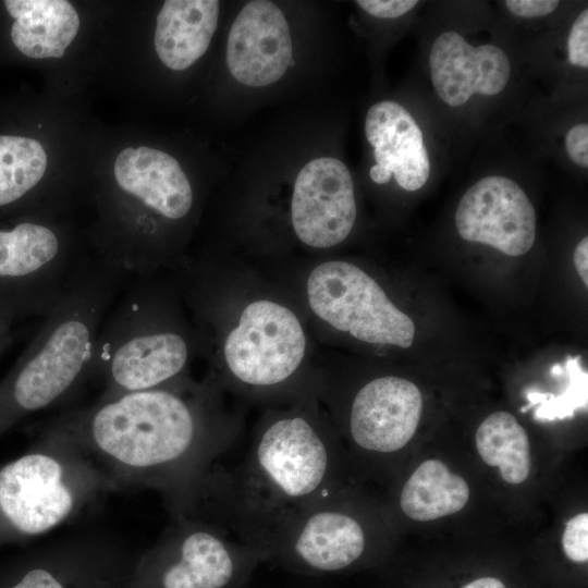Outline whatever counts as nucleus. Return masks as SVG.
<instances>
[{
	"label": "nucleus",
	"instance_id": "obj_1",
	"mask_svg": "<svg viewBox=\"0 0 588 588\" xmlns=\"http://www.w3.org/2000/svg\"><path fill=\"white\" fill-rule=\"evenodd\" d=\"M56 419L113 489L158 490L171 516L191 510L203 481L228 451L229 439L210 422L200 396L168 384L98 400Z\"/></svg>",
	"mask_w": 588,
	"mask_h": 588
},
{
	"label": "nucleus",
	"instance_id": "obj_2",
	"mask_svg": "<svg viewBox=\"0 0 588 588\" xmlns=\"http://www.w3.org/2000/svg\"><path fill=\"white\" fill-rule=\"evenodd\" d=\"M338 453L313 419L279 417L258 432L235 467H213L188 513L257 549L280 522L340 487Z\"/></svg>",
	"mask_w": 588,
	"mask_h": 588
},
{
	"label": "nucleus",
	"instance_id": "obj_3",
	"mask_svg": "<svg viewBox=\"0 0 588 588\" xmlns=\"http://www.w3.org/2000/svg\"><path fill=\"white\" fill-rule=\"evenodd\" d=\"M128 279L87 258L0 383V427L65 403L93 380L97 334Z\"/></svg>",
	"mask_w": 588,
	"mask_h": 588
},
{
	"label": "nucleus",
	"instance_id": "obj_4",
	"mask_svg": "<svg viewBox=\"0 0 588 588\" xmlns=\"http://www.w3.org/2000/svg\"><path fill=\"white\" fill-rule=\"evenodd\" d=\"M152 274L130 278L102 320L93 359V379L103 383L98 400L169 384L186 367L188 341L168 324Z\"/></svg>",
	"mask_w": 588,
	"mask_h": 588
},
{
	"label": "nucleus",
	"instance_id": "obj_5",
	"mask_svg": "<svg viewBox=\"0 0 588 588\" xmlns=\"http://www.w3.org/2000/svg\"><path fill=\"white\" fill-rule=\"evenodd\" d=\"M114 490L54 418L37 451L0 469V514L23 536L46 534Z\"/></svg>",
	"mask_w": 588,
	"mask_h": 588
},
{
	"label": "nucleus",
	"instance_id": "obj_6",
	"mask_svg": "<svg viewBox=\"0 0 588 588\" xmlns=\"http://www.w3.org/2000/svg\"><path fill=\"white\" fill-rule=\"evenodd\" d=\"M88 257L39 221L0 229V331L48 315Z\"/></svg>",
	"mask_w": 588,
	"mask_h": 588
},
{
	"label": "nucleus",
	"instance_id": "obj_7",
	"mask_svg": "<svg viewBox=\"0 0 588 588\" xmlns=\"http://www.w3.org/2000/svg\"><path fill=\"white\" fill-rule=\"evenodd\" d=\"M313 311L336 330L367 343L407 348L415 323L359 267L346 261L317 266L307 282Z\"/></svg>",
	"mask_w": 588,
	"mask_h": 588
},
{
	"label": "nucleus",
	"instance_id": "obj_8",
	"mask_svg": "<svg viewBox=\"0 0 588 588\" xmlns=\"http://www.w3.org/2000/svg\"><path fill=\"white\" fill-rule=\"evenodd\" d=\"M343 504L339 487L280 522L257 550L320 572L352 565L365 553L368 537L363 523Z\"/></svg>",
	"mask_w": 588,
	"mask_h": 588
},
{
	"label": "nucleus",
	"instance_id": "obj_9",
	"mask_svg": "<svg viewBox=\"0 0 588 588\" xmlns=\"http://www.w3.org/2000/svg\"><path fill=\"white\" fill-rule=\"evenodd\" d=\"M305 334L289 308L257 301L242 313L225 339L223 354L230 372L250 387H272L287 380L305 353Z\"/></svg>",
	"mask_w": 588,
	"mask_h": 588
},
{
	"label": "nucleus",
	"instance_id": "obj_10",
	"mask_svg": "<svg viewBox=\"0 0 588 588\" xmlns=\"http://www.w3.org/2000/svg\"><path fill=\"white\" fill-rule=\"evenodd\" d=\"M155 551L169 559L162 588H224L236 561L260 552L196 513L172 516Z\"/></svg>",
	"mask_w": 588,
	"mask_h": 588
},
{
	"label": "nucleus",
	"instance_id": "obj_11",
	"mask_svg": "<svg viewBox=\"0 0 588 588\" xmlns=\"http://www.w3.org/2000/svg\"><path fill=\"white\" fill-rule=\"evenodd\" d=\"M462 238L489 245L507 256H522L536 238V212L513 180L491 175L477 181L462 196L455 212Z\"/></svg>",
	"mask_w": 588,
	"mask_h": 588
},
{
	"label": "nucleus",
	"instance_id": "obj_12",
	"mask_svg": "<svg viewBox=\"0 0 588 588\" xmlns=\"http://www.w3.org/2000/svg\"><path fill=\"white\" fill-rule=\"evenodd\" d=\"M291 212L294 231L306 245L327 248L344 241L356 219L347 167L335 158L309 161L297 174Z\"/></svg>",
	"mask_w": 588,
	"mask_h": 588
},
{
	"label": "nucleus",
	"instance_id": "obj_13",
	"mask_svg": "<svg viewBox=\"0 0 588 588\" xmlns=\"http://www.w3.org/2000/svg\"><path fill=\"white\" fill-rule=\"evenodd\" d=\"M421 411L422 396L414 382L394 376L373 379L353 400L351 439L365 452H396L414 437Z\"/></svg>",
	"mask_w": 588,
	"mask_h": 588
},
{
	"label": "nucleus",
	"instance_id": "obj_14",
	"mask_svg": "<svg viewBox=\"0 0 588 588\" xmlns=\"http://www.w3.org/2000/svg\"><path fill=\"white\" fill-rule=\"evenodd\" d=\"M226 63L236 81L252 87L283 76L294 62L290 28L277 4L256 0L244 5L229 33Z\"/></svg>",
	"mask_w": 588,
	"mask_h": 588
},
{
	"label": "nucleus",
	"instance_id": "obj_15",
	"mask_svg": "<svg viewBox=\"0 0 588 588\" xmlns=\"http://www.w3.org/2000/svg\"><path fill=\"white\" fill-rule=\"evenodd\" d=\"M429 65L432 85L450 107L466 103L475 94L501 93L511 75L505 52L494 45H469L458 33L444 32L434 40Z\"/></svg>",
	"mask_w": 588,
	"mask_h": 588
},
{
	"label": "nucleus",
	"instance_id": "obj_16",
	"mask_svg": "<svg viewBox=\"0 0 588 588\" xmlns=\"http://www.w3.org/2000/svg\"><path fill=\"white\" fill-rule=\"evenodd\" d=\"M365 134L373 148L376 164L371 180L388 183L392 175L405 191L422 187L430 175V161L422 132L400 103L383 100L371 106L366 114Z\"/></svg>",
	"mask_w": 588,
	"mask_h": 588
},
{
	"label": "nucleus",
	"instance_id": "obj_17",
	"mask_svg": "<svg viewBox=\"0 0 588 588\" xmlns=\"http://www.w3.org/2000/svg\"><path fill=\"white\" fill-rule=\"evenodd\" d=\"M113 172L118 186L143 208L173 221L189 213L194 201L191 183L169 154L128 147L118 155Z\"/></svg>",
	"mask_w": 588,
	"mask_h": 588
},
{
	"label": "nucleus",
	"instance_id": "obj_18",
	"mask_svg": "<svg viewBox=\"0 0 588 588\" xmlns=\"http://www.w3.org/2000/svg\"><path fill=\"white\" fill-rule=\"evenodd\" d=\"M219 16L216 0H167L156 20L154 44L161 62L182 71L207 51Z\"/></svg>",
	"mask_w": 588,
	"mask_h": 588
},
{
	"label": "nucleus",
	"instance_id": "obj_19",
	"mask_svg": "<svg viewBox=\"0 0 588 588\" xmlns=\"http://www.w3.org/2000/svg\"><path fill=\"white\" fill-rule=\"evenodd\" d=\"M15 20L11 27L14 46L33 59L61 58L79 28V16L65 0H7Z\"/></svg>",
	"mask_w": 588,
	"mask_h": 588
},
{
	"label": "nucleus",
	"instance_id": "obj_20",
	"mask_svg": "<svg viewBox=\"0 0 588 588\" xmlns=\"http://www.w3.org/2000/svg\"><path fill=\"white\" fill-rule=\"evenodd\" d=\"M469 487L439 460H427L409 476L400 494V507L409 518L433 520L461 511Z\"/></svg>",
	"mask_w": 588,
	"mask_h": 588
},
{
	"label": "nucleus",
	"instance_id": "obj_21",
	"mask_svg": "<svg viewBox=\"0 0 588 588\" xmlns=\"http://www.w3.org/2000/svg\"><path fill=\"white\" fill-rule=\"evenodd\" d=\"M476 448L482 461L498 466L504 481H525L530 473L531 456L528 434L507 412L489 415L476 432Z\"/></svg>",
	"mask_w": 588,
	"mask_h": 588
},
{
	"label": "nucleus",
	"instance_id": "obj_22",
	"mask_svg": "<svg viewBox=\"0 0 588 588\" xmlns=\"http://www.w3.org/2000/svg\"><path fill=\"white\" fill-rule=\"evenodd\" d=\"M47 154L30 137L0 135V210L21 201L40 182Z\"/></svg>",
	"mask_w": 588,
	"mask_h": 588
},
{
	"label": "nucleus",
	"instance_id": "obj_23",
	"mask_svg": "<svg viewBox=\"0 0 588 588\" xmlns=\"http://www.w3.org/2000/svg\"><path fill=\"white\" fill-rule=\"evenodd\" d=\"M579 357H568L566 369L568 372L567 389L560 395L551 393H529L528 399L532 404L540 403L536 409L537 419L553 420L573 417L577 408H587V372L583 371L578 363Z\"/></svg>",
	"mask_w": 588,
	"mask_h": 588
},
{
	"label": "nucleus",
	"instance_id": "obj_24",
	"mask_svg": "<svg viewBox=\"0 0 588 588\" xmlns=\"http://www.w3.org/2000/svg\"><path fill=\"white\" fill-rule=\"evenodd\" d=\"M566 556L578 563L588 560V514L580 513L571 518L562 537Z\"/></svg>",
	"mask_w": 588,
	"mask_h": 588
},
{
	"label": "nucleus",
	"instance_id": "obj_25",
	"mask_svg": "<svg viewBox=\"0 0 588 588\" xmlns=\"http://www.w3.org/2000/svg\"><path fill=\"white\" fill-rule=\"evenodd\" d=\"M568 62L581 69L588 68V9L574 21L567 38Z\"/></svg>",
	"mask_w": 588,
	"mask_h": 588
},
{
	"label": "nucleus",
	"instance_id": "obj_26",
	"mask_svg": "<svg viewBox=\"0 0 588 588\" xmlns=\"http://www.w3.org/2000/svg\"><path fill=\"white\" fill-rule=\"evenodd\" d=\"M368 14L379 19H395L409 12L418 3L415 0H358Z\"/></svg>",
	"mask_w": 588,
	"mask_h": 588
},
{
	"label": "nucleus",
	"instance_id": "obj_27",
	"mask_svg": "<svg viewBox=\"0 0 588 588\" xmlns=\"http://www.w3.org/2000/svg\"><path fill=\"white\" fill-rule=\"evenodd\" d=\"M565 149L568 157L579 167L588 168V125L579 123L572 126L565 135Z\"/></svg>",
	"mask_w": 588,
	"mask_h": 588
},
{
	"label": "nucleus",
	"instance_id": "obj_28",
	"mask_svg": "<svg viewBox=\"0 0 588 588\" xmlns=\"http://www.w3.org/2000/svg\"><path fill=\"white\" fill-rule=\"evenodd\" d=\"M559 5L556 0H506L507 10L519 17H542L552 13Z\"/></svg>",
	"mask_w": 588,
	"mask_h": 588
},
{
	"label": "nucleus",
	"instance_id": "obj_29",
	"mask_svg": "<svg viewBox=\"0 0 588 588\" xmlns=\"http://www.w3.org/2000/svg\"><path fill=\"white\" fill-rule=\"evenodd\" d=\"M11 588H66L65 585L45 567L28 571L22 579Z\"/></svg>",
	"mask_w": 588,
	"mask_h": 588
},
{
	"label": "nucleus",
	"instance_id": "obj_30",
	"mask_svg": "<svg viewBox=\"0 0 588 588\" xmlns=\"http://www.w3.org/2000/svg\"><path fill=\"white\" fill-rule=\"evenodd\" d=\"M574 264L585 286H588V237L585 236L575 247Z\"/></svg>",
	"mask_w": 588,
	"mask_h": 588
},
{
	"label": "nucleus",
	"instance_id": "obj_31",
	"mask_svg": "<svg viewBox=\"0 0 588 588\" xmlns=\"http://www.w3.org/2000/svg\"><path fill=\"white\" fill-rule=\"evenodd\" d=\"M22 334L23 331L14 328L0 331V358L20 339Z\"/></svg>",
	"mask_w": 588,
	"mask_h": 588
},
{
	"label": "nucleus",
	"instance_id": "obj_32",
	"mask_svg": "<svg viewBox=\"0 0 588 588\" xmlns=\"http://www.w3.org/2000/svg\"><path fill=\"white\" fill-rule=\"evenodd\" d=\"M463 588H506L505 585L494 577L478 578Z\"/></svg>",
	"mask_w": 588,
	"mask_h": 588
}]
</instances>
